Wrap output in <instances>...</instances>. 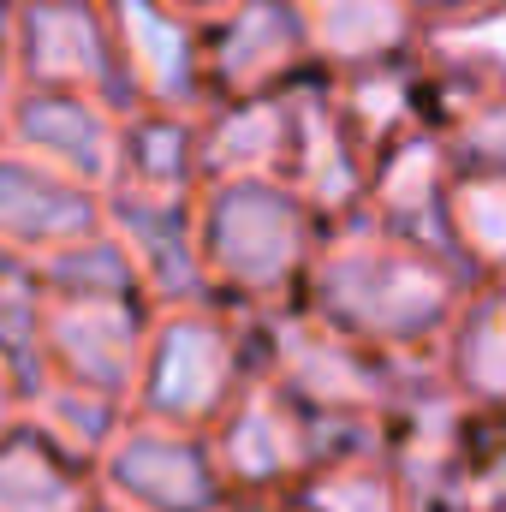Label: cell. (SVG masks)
Masks as SVG:
<instances>
[{"label": "cell", "mask_w": 506, "mask_h": 512, "mask_svg": "<svg viewBox=\"0 0 506 512\" xmlns=\"http://www.w3.org/2000/svg\"><path fill=\"white\" fill-rule=\"evenodd\" d=\"M471 286L477 280L441 251L411 245L364 215H346L322 233L298 304L376 358L423 364Z\"/></svg>", "instance_id": "1"}, {"label": "cell", "mask_w": 506, "mask_h": 512, "mask_svg": "<svg viewBox=\"0 0 506 512\" xmlns=\"http://www.w3.org/2000/svg\"><path fill=\"white\" fill-rule=\"evenodd\" d=\"M334 221L286 179H203L191 197V233L203 292L239 316H268L298 304L316 245Z\"/></svg>", "instance_id": "2"}, {"label": "cell", "mask_w": 506, "mask_h": 512, "mask_svg": "<svg viewBox=\"0 0 506 512\" xmlns=\"http://www.w3.org/2000/svg\"><path fill=\"white\" fill-rule=\"evenodd\" d=\"M251 376H256L251 316H239L215 298L161 304V310H149L126 405L131 417L209 435L215 417L239 399V387Z\"/></svg>", "instance_id": "3"}, {"label": "cell", "mask_w": 506, "mask_h": 512, "mask_svg": "<svg viewBox=\"0 0 506 512\" xmlns=\"http://www.w3.org/2000/svg\"><path fill=\"white\" fill-rule=\"evenodd\" d=\"M143 328H149V304L137 292H42L36 382L48 376V382L90 387V393H108L126 405Z\"/></svg>", "instance_id": "4"}, {"label": "cell", "mask_w": 506, "mask_h": 512, "mask_svg": "<svg viewBox=\"0 0 506 512\" xmlns=\"http://www.w3.org/2000/svg\"><path fill=\"white\" fill-rule=\"evenodd\" d=\"M0 36H6L18 84L78 90V96H102L126 108L108 0H12L0 6Z\"/></svg>", "instance_id": "5"}, {"label": "cell", "mask_w": 506, "mask_h": 512, "mask_svg": "<svg viewBox=\"0 0 506 512\" xmlns=\"http://www.w3.org/2000/svg\"><path fill=\"white\" fill-rule=\"evenodd\" d=\"M90 477H96V495L131 512H221V501H227L209 435L149 423V417H126L114 429V441L96 453Z\"/></svg>", "instance_id": "6"}, {"label": "cell", "mask_w": 506, "mask_h": 512, "mask_svg": "<svg viewBox=\"0 0 506 512\" xmlns=\"http://www.w3.org/2000/svg\"><path fill=\"white\" fill-rule=\"evenodd\" d=\"M209 453L221 471V489L239 501H280L316 471V441H310V411L286 399L280 387L256 370L239 387V399L215 417Z\"/></svg>", "instance_id": "7"}, {"label": "cell", "mask_w": 506, "mask_h": 512, "mask_svg": "<svg viewBox=\"0 0 506 512\" xmlns=\"http://www.w3.org/2000/svg\"><path fill=\"white\" fill-rule=\"evenodd\" d=\"M120 120L126 108L120 102H102V96H78V90H36V84H18L12 102H6V126L0 143L30 155L36 167L108 197L114 179H120Z\"/></svg>", "instance_id": "8"}, {"label": "cell", "mask_w": 506, "mask_h": 512, "mask_svg": "<svg viewBox=\"0 0 506 512\" xmlns=\"http://www.w3.org/2000/svg\"><path fill=\"white\" fill-rule=\"evenodd\" d=\"M310 42L298 0H233L221 18L203 24V84L209 102L280 96L310 84Z\"/></svg>", "instance_id": "9"}, {"label": "cell", "mask_w": 506, "mask_h": 512, "mask_svg": "<svg viewBox=\"0 0 506 512\" xmlns=\"http://www.w3.org/2000/svg\"><path fill=\"white\" fill-rule=\"evenodd\" d=\"M108 30H114L126 108H173V114L209 108L203 24H191L161 0H108Z\"/></svg>", "instance_id": "10"}, {"label": "cell", "mask_w": 506, "mask_h": 512, "mask_svg": "<svg viewBox=\"0 0 506 512\" xmlns=\"http://www.w3.org/2000/svg\"><path fill=\"white\" fill-rule=\"evenodd\" d=\"M191 197H143V191H108L102 197V227L120 245V256H126L131 280H137V292H143L149 310L209 298L203 292V268H197Z\"/></svg>", "instance_id": "11"}, {"label": "cell", "mask_w": 506, "mask_h": 512, "mask_svg": "<svg viewBox=\"0 0 506 512\" xmlns=\"http://www.w3.org/2000/svg\"><path fill=\"white\" fill-rule=\"evenodd\" d=\"M102 233V197L0 143V256L36 268Z\"/></svg>", "instance_id": "12"}, {"label": "cell", "mask_w": 506, "mask_h": 512, "mask_svg": "<svg viewBox=\"0 0 506 512\" xmlns=\"http://www.w3.org/2000/svg\"><path fill=\"white\" fill-rule=\"evenodd\" d=\"M298 18L316 78H352L411 60L423 24L411 0H298Z\"/></svg>", "instance_id": "13"}, {"label": "cell", "mask_w": 506, "mask_h": 512, "mask_svg": "<svg viewBox=\"0 0 506 512\" xmlns=\"http://www.w3.org/2000/svg\"><path fill=\"white\" fill-rule=\"evenodd\" d=\"M429 376L441 382V393L477 417H495L501 405V387H506V328H501V286L495 280H477L453 322L441 328L435 352L423 358Z\"/></svg>", "instance_id": "14"}, {"label": "cell", "mask_w": 506, "mask_h": 512, "mask_svg": "<svg viewBox=\"0 0 506 512\" xmlns=\"http://www.w3.org/2000/svg\"><path fill=\"white\" fill-rule=\"evenodd\" d=\"M197 185H203L197 114H173V108H126V120H120V179H114V191L191 197Z\"/></svg>", "instance_id": "15"}, {"label": "cell", "mask_w": 506, "mask_h": 512, "mask_svg": "<svg viewBox=\"0 0 506 512\" xmlns=\"http://www.w3.org/2000/svg\"><path fill=\"white\" fill-rule=\"evenodd\" d=\"M96 477L84 459L54 447L36 423H12L0 435V512H84Z\"/></svg>", "instance_id": "16"}, {"label": "cell", "mask_w": 506, "mask_h": 512, "mask_svg": "<svg viewBox=\"0 0 506 512\" xmlns=\"http://www.w3.org/2000/svg\"><path fill=\"white\" fill-rule=\"evenodd\" d=\"M506 179L501 167H453L441 197V245L471 280H501Z\"/></svg>", "instance_id": "17"}, {"label": "cell", "mask_w": 506, "mask_h": 512, "mask_svg": "<svg viewBox=\"0 0 506 512\" xmlns=\"http://www.w3.org/2000/svg\"><path fill=\"white\" fill-rule=\"evenodd\" d=\"M131 411L108 393H90V387H66V382H42L24 393V423H36L54 447H66L72 459L96 465V453L114 441V429L126 423Z\"/></svg>", "instance_id": "18"}, {"label": "cell", "mask_w": 506, "mask_h": 512, "mask_svg": "<svg viewBox=\"0 0 506 512\" xmlns=\"http://www.w3.org/2000/svg\"><path fill=\"white\" fill-rule=\"evenodd\" d=\"M286 501L298 512H405V495H399V477H393L387 453L316 465Z\"/></svg>", "instance_id": "19"}, {"label": "cell", "mask_w": 506, "mask_h": 512, "mask_svg": "<svg viewBox=\"0 0 506 512\" xmlns=\"http://www.w3.org/2000/svg\"><path fill=\"white\" fill-rule=\"evenodd\" d=\"M18 417H24V382H18V376L0 364V435H6Z\"/></svg>", "instance_id": "20"}, {"label": "cell", "mask_w": 506, "mask_h": 512, "mask_svg": "<svg viewBox=\"0 0 506 512\" xmlns=\"http://www.w3.org/2000/svg\"><path fill=\"white\" fill-rule=\"evenodd\" d=\"M161 6H173V12H185L191 24H209V18H221L233 0H161Z\"/></svg>", "instance_id": "21"}, {"label": "cell", "mask_w": 506, "mask_h": 512, "mask_svg": "<svg viewBox=\"0 0 506 512\" xmlns=\"http://www.w3.org/2000/svg\"><path fill=\"white\" fill-rule=\"evenodd\" d=\"M471 6H489V0H411L417 18H453V12H471Z\"/></svg>", "instance_id": "22"}, {"label": "cell", "mask_w": 506, "mask_h": 512, "mask_svg": "<svg viewBox=\"0 0 506 512\" xmlns=\"http://www.w3.org/2000/svg\"><path fill=\"white\" fill-rule=\"evenodd\" d=\"M18 90V72H12V54H6V36H0V126H6V102Z\"/></svg>", "instance_id": "23"}, {"label": "cell", "mask_w": 506, "mask_h": 512, "mask_svg": "<svg viewBox=\"0 0 506 512\" xmlns=\"http://www.w3.org/2000/svg\"><path fill=\"white\" fill-rule=\"evenodd\" d=\"M221 512H298V507H292L286 495H280V501H239V495H227V501H221Z\"/></svg>", "instance_id": "24"}, {"label": "cell", "mask_w": 506, "mask_h": 512, "mask_svg": "<svg viewBox=\"0 0 506 512\" xmlns=\"http://www.w3.org/2000/svg\"><path fill=\"white\" fill-rule=\"evenodd\" d=\"M84 512H131V507H120V501H108V495H90V507Z\"/></svg>", "instance_id": "25"}, {"label": "cell", "mask_w": 506, "mask_h": 512, "mask_svg": "<svg viewBox=\"0 0 506 512\" xmlns=\"http://www.w3.org/2000/svg\"><path fill=\"white\" fill-rule=\"evenodd\" d=\"M0 6H12V0H0Z\"/></svg>", "instance_id": "26"}]
</instances>
